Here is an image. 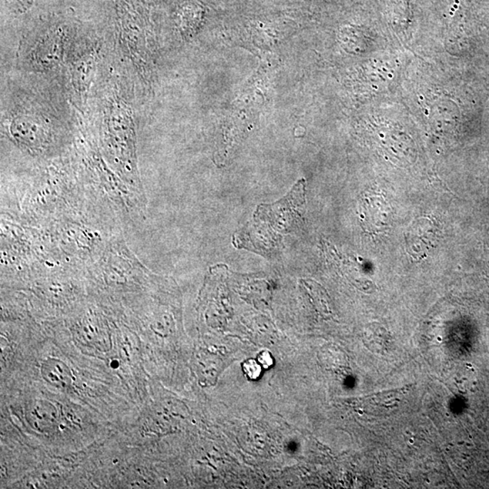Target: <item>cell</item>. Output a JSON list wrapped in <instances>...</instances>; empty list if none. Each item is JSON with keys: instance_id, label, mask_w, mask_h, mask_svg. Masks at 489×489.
Listing matches in <instances>:
<instances>
[{"instance_id": "6da1fadb", "label": "cell", "mask_w": 489, "mask_h": 489, "mask_svg": "<svg viewBox=\"0 0 489 489\" xmlns=\"http://www.w3.org/2000/svg\"><path fill=\"white\" fill-rule=\"evenodd\" d=\"M306 211V182L299 180L288 195L274 204L257 207L253 220L236 233L239 249L271 256L279 249L283 237L304 222Z\"/></svg>"}, {"instance_id": "7a4b0ae2", "label": "cell", "mask_w": 489, "mask_h": 489, "mask_svg": "<svg viewBox=\"0 0 489 489\" xmlns=\"http://www.w3.org/2000/svg\"><path fill=\"white\" fill-rule=\"evenodd\" d=\"M361 226L365 232L378 235L390 229L391 206L384 195L364 192L359 205Z\"/></svg>"}, {"instance_id": "3957f363", "label": "cell", "mask_w": 489, "mask_h": 489, "mask_svg": "<svg viewBox=\"0 0 489 489\" xmlns=\"http://www.w3.org/2000/svg\"><path fill=\"white\" fill-rule=\"evenodd\" d=\"M438 229L431 220L422 217L413 222L406 234L408 253L415 260H421L436 246Z\"/></svg>"}, {"instance_id": "277c9868", "label": "cell", "mask_w": 489, "mask_h": 489, "mask_svg": "<svg viewBox=\"0 0 489 489\" xmlns=\"http://www.w3.org/2000/svg\"><path fill=\"white\" fill-rule=\"evenodd\" d=\"M408 391V387L401 388H396V390H390L381 391L370 395L364 398L365 403H368L374 408H381V410H391L394 407H397L400 401L406 395Z\"/></svg>"}, {"instance_id": "5b68a950", "label": "cell", "mask_w": 489, "mask_h": 489, "mask_svg": "<svg viewBox=\"0 0 489 489\" xmlns=\"http://www.w3.org/2000/svg\"><path fill=\"white\" fill-rule=\"evenodd\" d=\"M56 413H58L52 404L39 401L30 411V421H33V424L36 426L40 423V431L46 430L53 422H56Z\"/></svg>"}, {"instance_id": "8992f818", "label": "cell", "mask_w": 489, "mask_h": 489, "mask_svg": "<svg viewBox=\"0 0 489 489\" xmlns=\"http://www.w3.org/2000/svg\"><path fill=\"white\" fill-rule=\"evenodd\" d=\"M43 374L46 381H51L60 387L68 386L71 381V375L68 374V368L58 361H48L43 368Z\"/></svg>"}, {"instance_id": "52a82bcc", "label": "cell", "mask_w": 489, "mask_h": 489, "mask_svg": "<svg viewBox=\"0 0 489 489\" xmlns=\"http://www.w3.org/2000/svg\"><path fill=\"white\" fill-rule=\"evenodd\" d=\"M263 370L262 366H261L257 359H249L244 361L242 364L243 374L247 379L249 381L259 380Z\"/></svg>"}, {"instance_id": "ba28073f", "label": "cell", "mask_w": 489, "mask_h": 489, "mask_svg": "<svg viewBox=\"0 0 489 489\" xmlns=\"http://www.w3.org/2000/svg\"><path fill=\"white\" fill-rule=\"evenodd\" d=\"M257 361H259L264 370H269L274 366V359L272 354L269 351H260L257 356Z\"/></svg>"}, {"instance_id": "9c48e42d", "label": "cell", "mask_w": 489, "mask_h": 489, "mask_svg": "<svg viewBox=\"0 0 489 489\" xmlns=\"http://www.w3.org/2000/svg\"><path fill=\"white\" fill-rule=\"evenodd\" d=\"M18 11H25L32 5L33 0H6Z\"/></svg>"}]
</instances>
